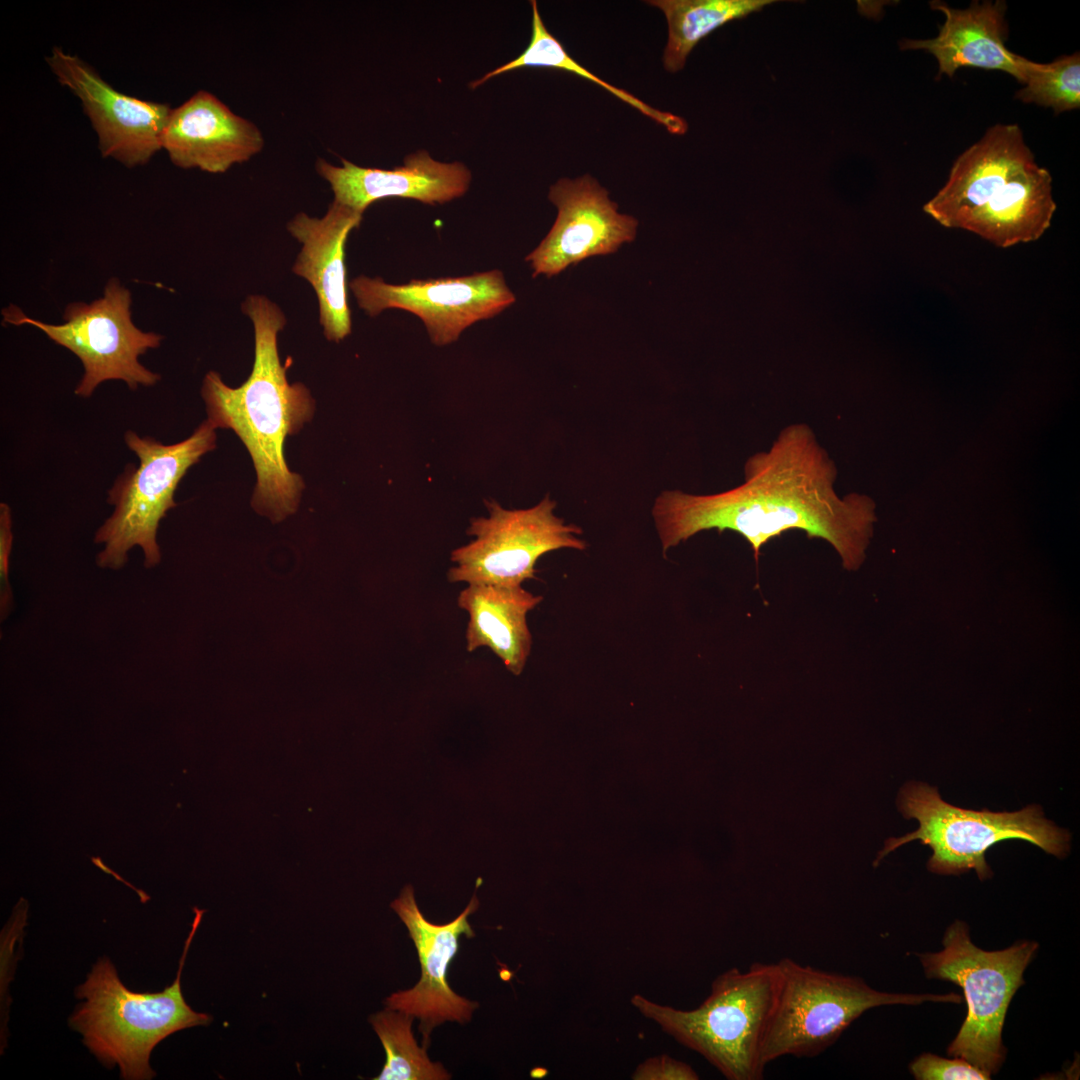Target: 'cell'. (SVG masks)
Masks as SVG:
<instances>
[{
	"instance_id": "12",
	"label": "cell",
	"mask_w": 1080,
	"mask_h": 1080,
	"mask_svg": "<svg viewBox=\"0 0 1080 1080\" xmlns=\"http://www.w3.org/2000/svg\"><path fill=\"white\" fill-rule=\"evenodd\" d=\"M349 287L359 307L370 317L387 309L417 316L437 346L456 342L468 327L491 319L516 301L498 269L467 276L413 279L405 284L358 276Z\"/></svg>"
},
{
	"instance_id": "22",
	"label": "cell",
	"mask_w": 1080,
	"mask_h": 1080,
	"mask_svg": "<svg viewBox=\"0 0 1080 1080\" xmlns=\"http://www.w3.org/2000/svg\"><path fill=\"white\" fill-rule=\"evenodd\" d=\"M532 33L527 48L515 59L488 72L482 78L470 83L476 88L492 77L524 67H541L563 70L587 79L607 90L613 96L632 106L646 117L663 126L669 133L682 135L688 129L687 122L680 116L654 108L628 91L616 87L587 68L579 64L565 50L563 45L547 30L538 10L536 1H531Z\"/></svg>"
},
{
	"instance_id": "26",
	"label": "cell",
	"mask_w": 1080,
	"mask_h": 1080,
	"mask_svg": "<svg viewBox=\"0 0 1080 1080\" xmlns=\"http://www.w3.org/2000/svg\"><path fill=\"white\" fill-rule=\"evenodd\" d=\"M12 512L8 504H0V616L5 619L13 607L9 582V561L13 545Z\"/></svg>"
},
{
	"instance_id": "14",
	"label": "cell",
	"mask_w": 1080,
	"mask_h": 1080,
	"mask_svg": "<svg viewBox=\"0 0 1080 1080\" xmlns=\"http://www.w3.org/2000/svg\"><path fill=\"white\" fill-rule=\"evenodd\" d=\"M548 198L557 217L526 257L533 277H552L589 257L614 253L636 236L638 221L620 213L609 192L588 174L558 180Z\"/></svg>"
},
{
	"instance_id": "4",
	"label": "cell",
	"mask_w": 1080,
	"mask_h": 1080,
	"mask_svg": "<svg viewBox=\"0 0 1080 1080\" xmlns=\"http://www.w3.org/2000/svg\"><path fill=\"white\" fill-rule=\"evenodd\" d=\"M194 919L186 939L174 982L161 992L129 990L107 957L100 958L75 990L82 999L69 1018V1026L83 1036L84 1045L106 1067L117 1065L122 1079L149 1080L156 1073L150 1055L169 1035L206 1026L212 1017L194 1011L185 1001L181 975L193 936L205 910L193 908Z\"/></svg>"
},
{
	"instance_id": "7",
	"label": "cell",
	"mask_w": 1080,
	"mask_h": 1080,
	"mask_svg": "<svg viewBox=\"0 0 1080 1080\" xmlns=\"http://www.w3.org/2000/svg\"><path fill=\"white\" fill-rule=\"evenodd\" d=\"M897 805L905 818L919 822V828L888 839L875 866L899 846L920 840L933 851L928 861L930 871L959 875L974 869L983 880L992 874L985 853L1001 841L1025 840L1059 858L1069 850V834L1044 818L1037 805L1015 812L963 809L943 801L936 787L919 782L901 788Z\"/></svg>"
},
{
	"instance_id": "15",
	"label": "cell",
	"mask_w": 1080,
	"mask_h": 1080,
	"mask_svg": "<svg viewBox=\"0 0 1080 1080\" xmlns=\"http://www.w3.org/2000/svg\"><path fill=\"white\" fill-rule=\"evenodd\" d=\"M479 901L474 893L464 911L446 924L428 921L421 913L414 896V889L406 885L398 898L391 903L409 931L417 950L421 978L411 989L402 990L386 998L387 1008L401 1011L420 1020L419 1031L428 1045L433 1028L445 1021L465 1023L470 1021L477 1002L456 994L448 984L447 973L452 959L459 949V938L474 936L468 916L474 913Z\"/></svg>"
},
{
	"instance_id": "17",
	"label": "cell",
	"mask_w": 1080,
	"mask_h": 1080,
	"mask_svg": "<svg viewBox=\"0 0 1080 1080\" xmlns=\"http://www.w3.org/2000/svg\"><path fill=\"white\" fill-rule=\"evenodd\" d=\"M335 166L319 159L316 169L331 186L334 201L364 211L375 201L406 198L428 205L462 197L469 189L471 172L460 162L444 163L427 151H418L394 169L364 168L341 159Z\"/></svg>"
},
{
	"instance_id": "19",
	"label": "cell",
	"mask_w": 1080,
	"mask_h": 1080,
	"mask_svg": "<svg viewBox=\"0 0 1080 1080\" xmlns=\"http://www.w3.org/2000/svg\"><path fill=\"white\" fill-rule=\"evenodd\" d=\"M930 7L945 15L939 34L926 40L905 39L900 42L902 50L928 51L938 62V76L953 77L959 68L975 67L1006 72L1024 84L1030 60L1005 45L1004 1H973L967 9H954L935 0Z\"/></svg>"
},
{
	"instance_id": "11",
	"label": "cell",
	"mask_w": 1080,
	"mask_h": 1080,
	"mask_svg": "<svg viewBox=\"0 0 1080 1080\" xmlns=\"http://www.w3.org/2000/svg\"><path fill=\"white\" fill-rule=\"evenodd\" d=\"M488 517L470 521L474 539L451 553L455 563L448 572L451 583L514 586L535 577L538 559L551 551L584 550L582 530L555 515L556 503L546 496L528 509L508 510L487 502Z\"/></svg>"
},
{
	"instance_id": "5",
	"label": "cell",
	"mask_w": 1080,
	"mask_h": 1080,
	"mask_svg": "<svg viewBox=\"0 0 1080 1080\" xmlns=\"http://www.w3.org/2000/svg\"><path fill=\"white\" fill-rule=\"evenodd\" d=\"M777 963L732 968L712 983L711 993L693 1010L652 1002L642 995L632 1005L682 1045L701 1054L729 1080H759L766 1064L763 1047L781 987Z\"/></svg>"
},
{
	"instance_id": "18",
	"label": "cell",
	"mask_w": 1080,
	"mask_h": 1080,
	"mask_svg": "<svg viewBox=\"0 0 1080 1080\" xmlns=\"http://www.w3.org/2000/svg\"><path fill=\"white\" fill-rule=\"evenodd\" d=\"M362 216V212L333 201L321 218L300 212L288 223L289 232L302 244L292 270L314 288L320 323L329 341L339 342L351 333L345 244Z\"/></svg>"
},
{
	"instance_id": "24",
	"label": "cell",
	"mask_w": 1080,
	"mask_h": 1080,
	"mask_svg": "<svg viewBox=\"0 0 1080 1080\" xmlns=\"http://www.w3.org/2000/svg\"><path fill=\"white\" fill-rule=\"evenodd\" d=\"M1015 97L1052 108L1055 113L1080 107V55L1074 52L1051 63L1029 61L1024 87Z\"/></svg>"
},
{
	"instance_id": "28",
	"label": "cell",
	"mask_w": 1080,
	"mask_h": 1080,
	"mask_svg": "<svg viewBox=\"0 0 1080 1080\" xmlns=\"http://www.w3.org/2000/svg\"><path fill=\"white\" fill-rule=\"evenodd\" d=\"M544 1075H545V1070H543V1069H540V1068H539V1069H537V1072H536V1070H535V1076H534V1077H542V1076H544Z\"/></svg>"
},
{
	"instance_id": "13",
	"label": "cell",
	"mask_w": 1080,
	"mask_h": 1080,
	"mask_svg": "<svg viewBox=\"0 0 1080 1080\" xmlns=\"http://www.w3.org/2000/svg\"><path fill=\"white\" fill-rule=\"evenodd\" d=\"M46 62L59 83L79 98L103 157L131 168L146 164L162 149L169 105L115 90L88 63L61 47H53Z\"/></svg>"
},
{
	"instance_id": "9",
	"label": "cell",
	"mask_w": 1080,
	"mask_h": 1080,
	"mask_svg": "<svg viewBox=\"0 0 1080 1080\" xmlns=\"http://www.w3.org/2000/svg\"><path fill=\"white\" fill-rule=\"evenodd\" d=\"M943 950L920 956L929 978L952 981L964 991L968 1013L948 1048L979 1069L996 1073L1005 1059L1002 1028L1010 1001L1023 984V972L1037 950L1032 941L985 951L970 940L967 925L954 922Z\"/></svg>"
},
{
	"instance_id": "16",
	"label": "cell",
	"mask_w": 1080,
	"mask_h": 1080,
	"mask_svg": "<svg viewBox=\"0 0 1080 1080\" xmlns=\"http://www.w3.org/2000/svg\"><path fill=\"white\" fill-rule=\"evenodd\" d=\"M263 144L255 124L207 91L172 109L162 136V149L174 165L209 173H224L249 160Z\"/></svg>"
},
{
	"instance_id": "21",
	"label": "cell",
	"mask_w": 1080,
	"mask_h": 1080,
	"mask_svg": "<svg viewBox=\"0 0 1080 1080\" xmlns=\"http://www.w3.org/2000/svg\"><path fill=\"white\" fill-rule=\"evenodd\" d=\"M660 9L668 25L663 52L665 70L683 69L693 48L717 28L773 3L771 0H650Z\"/></svg>"
},
{
	"instance_id": "2",
	"label": "cell",
	"mask_w": 1080,
	"mask_h": 1080,
	"mask_svg": "<svg viewBox=\"0 0 1080 1080\" xmlns=\"http://www.w3.org/2000/svg\"><path fill=\"white\" fill-rule=\"evenodd\" d=\"M242 310L254 327L252 372L232 388L210 371L201 393L207 420L216 429L233 430L251 455L257 473L252 506L278 522L296 511L304 488L302 477L287 466L284 442L311 420L314 401L303 384L288 382V365L280 362L277 337L286 324L280 308L264 296L251 295Z\"/></svg>"
},
{
	"instance_id": "25",
	"label": "cell",
	"mask_w": 1080,
	"mask_h": 1080,
	"mask_svg": "<svg viewBox=\"0 0 1080 1080\" xmlns=\"http://www.w3.org/2000/svg\"><path fill=\"white\" fill-rule=\"evenodd\" d=\"M914 1077L919 1080H986L990 1074L962 1058L946 1059L925 1053L910 1065Z\"/></svg>"
},
{
	"instance_id": "6",
	"label": "cell",
	"mask_w": 1080,
	"mask_h": 1080,
	"mask_svg": "<svg viewBox=\"0 0 1080 1080\" xmlns=\"http://www.w3.org/2000/svg\"><path fill=\"white\" fill-rule=\"evenodd\" d=\"M215 430L206 420L190 437L174 444L125 432L124 441L139 462L128 464L108 490L107 502L114 510L94 536V542L103 545L96 556L100 568H122L134 547L142 549L146 568L160 563L159 524L176 506L174 493L188 469L216 447Z\"/></svg>"
},
{
	"instance_id": "27",
	"label": "cell",
	"mask_w": 1080,
	"mask_h": 1080,
	"mask_svg": "<svg viewBox=\"0 0 1080 1080\" xmlns=\"http://www.w3.org/2000/svg\"><path fill=\"white\" fill-rule=\"evenodd\" d=\"M637 1080H696L697 1073L686 1063L661 1055L641 1063L632 1075Z\"/></svg>"
},
{
	"instance_id": "23",
	"label": "cell",
	"mask_w": 1080,
	"mask_h": 1080,
	"mask_svg": "<svg viewBox=\"0 0 1080 1080\" xmlns=\"http://www.w3.org/2000/svg\"><path fill=\"white\" fill-rule=\"evenodd\" d=\"M413 1016L387 1008L370 1017L378 1035L386 1062L375 1080H445L450 1074L438 1062H432L426 1047H419L413 1036Z\"/></svg>"
},
{
	"instance_id": "10",
	"label": "cell",
	"mask_w": 1080,
	"mask_h": 1080,
	"mask_svg": "<svg viewBox=\"0 0 1080 1080\" xmlns=\"http://www.w3.org/2000/svg\"><path fill=\"white\" fill-rule=\"evenodd\" d=\"M131 293L111 278L104 294L91 303L72 302L63 324H48L26 316L10 305L2 310L5 323L32 325L81 361L84 373L75 394L88 398L107 380L124 381L131 390L157 384L160 375L142 365L139 357L160 346L163 336L136 327L131 318Z\"/></svg>"
},
{
	"instance_id": "1",
	"label": "cell",
	"mask_w": 1080,
	"mask_h": 1080,
	"mask_svg": "<svg viewBox=\"0 0 1080 1080\" xmlns=\"http://www.w3.org/2000/svg\"><path fill=\"white\" fill-rule=\"evenodd\" d=\"M836 479V464L812 428L787 425L769 449L747 459L740 485L710 495L660 494L652 514L662 550L701 531L731 530L746 539L757 560L770 540L797 529L829 543L843 567L856 570L871 537L874 503L859 494L841 497Z\"/></svg>"
},
{
	"instance_id": "3",
	"label": "cell",
	"mask_w": 1080,
	"mask_h": 1080,
	"mask_svg": "<svg viewBox=\"0 0 1080 1080\" xmlns=\"http://www.w3.org/2000/svg\"><path fill=\"white\" fill-rule=\"evenodd\" d=\"M923 210L1001 248L1040 239L1056 210L1049 171L1035 161L1017 124H996L953 163Z\"/></svg>"
},
{
	"instance_id": "20",
	"label": "cell",
	"mask_w": 1080,
	"mask_h": 1080,
	"mask_svg": "<svg viewBox=\"0 0 1080 1080\" xmlns=\"http://www.w3.org/2000/svg\"><path fill=\"white\" fill-rule=\"evenodd\" d=\"M543 600L522 585L468 584L458 607L468 614L466 649H490L513 675H520L531 652L528 613Z\"/></svg>"
},
{
	"instance_id": "8",
	"label": "cell",
	"mask_w": 1080,
	"mask_h": 1080,
	"mask_svg": "<svg viewBox=\"0 0 1080 1080\" xmlns=\"http://www.w3.org/2000/svg\"><path fill=\"white\" fill-rule=\"evenodd\" d=\"M781 987L770 1022L763 1061L784 1056L814 1057L833 1045L864 1012L883 1005H917L925 1001L960 1003L961 997L888 993L862 979L823 971L783 958Z\"/></svg>"
}]
</instances>
